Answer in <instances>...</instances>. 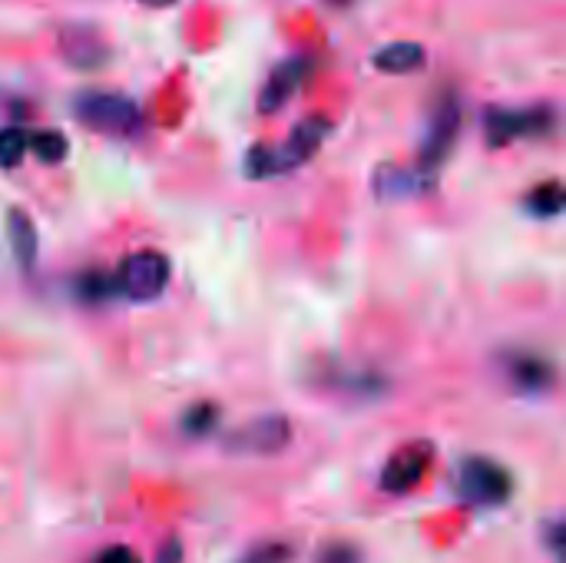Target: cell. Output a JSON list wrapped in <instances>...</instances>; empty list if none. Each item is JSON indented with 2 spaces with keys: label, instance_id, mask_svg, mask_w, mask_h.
<instances>
[{
  "label": "cell",
  "instance_id": "1",
  "mask_svg": "<svg viewBox=\"0 0 566 563\" xmlns=\"http://www.w3.org/2000/svg\"><path fill=\"white\" fill-rule=\"evenodd\" d=\"M328 133H332V119L328 116H308V119H302L289 133V139L282 146H252L245 153V173L252 179L285 176V173L305 166L322 149V143L328 139Z\"/></svg>",
  "mask_w": 566,
  "mask_h": 563
},
{
  "label": "cell",
  "instance_id": "2",
  "mask_svg": "<svg viewBox=\"0 0 566 563\" xmlns=\"http://www.w3.org/2000/svg\"><path fill=\"white\" fill-rule=\"evenodd\" d=\"M454 494L458 501H464L468 508H501L511 501L514 494V478L511 471L484 455H468L454 465L451 475Z\"/></svg>",
  "mask_w": 566,
  "mask_h": 563
},
{
  "label": "cell",
  "instance_id": "3",
  "mask_svg": "<svg viewBox=\"0 0 566 563\" xmlns=\"http://www.w3.org/2000/svg\"><path fill=\"white\" fill-rule=\"evenodd\" d=\"M461 126H464V103H461V93L458 90H444L431 110V119H428V129H424V139H421V153H418V173L424 179H438L441 166L451 159L454 146H458V136H461Z\"/></svg>",
  "mask_w": 566,
  "mask_h": 563
},
{
  "label": "cell",
  "instance_id": "4",
  "mask_svg": "<svg viewBox=\"0 0 566 563\" xmlns=\"http://www.w3.org/2000/svg\"><path fill=\"white\" fill-rule=\"evenodd\" d=\"M73 113L83 126L106 133V136H139L146 126V116L136 100L109 90H83L73 100Z\"/></svg>",
  "mask_w": 566,
  "mask_h": 563
},
{
  "label": "cell",
  "instance_id": "5",
  "mask_svg": "<svg viewBox=\"0 0 566 563\" xmlns=\"http://www.w3.org/2000/svg\"><path fill=\"white\" fill-rule=\"evenodd\" d=\"M557 129V106L534 103V106H491L484 113V136L494 149L517 143V139H544Z\"/></svg>",
  "mask_w": 566,
  "mask_h": 563
},
{
  "label": "cell",
  "instance_id": "6",
  "mask_svg": "<svg viewBox=\"0 0 566 563\" xmlns=\"http://www.w3.org/2000/svg\"><path fill=\"white\" fill-rule=\"evenodd\" d=\"M169 259L156 249H143V252H133L129 259H123L119 272H116V285H119V295L133 299V302H153L166 292L169 285Z\"/></svg>",
  "mask_w": 566,
  "mask_h": 563
},
{
  "label": "cell",
  "instance_id": "7",
  "mask_svg": "<svg viewBox=\"0 0 566 563\" xmlns=\"http://www.w3.org/2000/svg\"><path fill=\"white\" fill-rule=\"evenodd\" d=\"M312 73H315V56H312V53H295V56L282 60V63L269 73V80H265V86H262V93H259V113H262V116H272V113H279L282 106H289L292 96L308 83Z\"/></svg>",
  "mask_w": 566,
  "mask_h": 563
},
{
  "label": "cell",
  "instance_id": "8",
  "mask_svg": "<svg viewBox=\"0 0 566 563\" xmlns=\"http://www.w3.org/2000/svg\"><path fill=\"white\" fill-rule=\"evenodd\" d=\"M497 365H501V375L511 382V388L521 392V395L537 398V395H547L557 385V368L544 355H537V352L507 348Z\"/></svg>",
  "mask_w": 566,
  "mask_h": 563
},
{
  "label": "cell",
  "instance_id": "9",
  "mask_svg": "<svg viewBox=\"0 0 566 563\" xmlns=\"http://www.w3.org/2000/svg\"><path fill=\"white\" fill-rule=\"evenodd\" d=\"M431 461H434V445L431 441H411V445L398 448L388 458L385 471H381V491H388V494L415 491L424 481Z\"/></svg>",
  "mask_w": 566,
  "mask_h": 563
},
{
  "label": "cell",
  "instance_id": "10",
  "mask_svg": "<svg viewBox=\"0 0 566 563\" xmlns=\"http://www.w3.org/2000/svg\"><path fill=\"white\" fill-rule=\"evenodd\" d=\"M289 441H292V425L282 415L252 418L249 425L235 428L226 438L229 451H239V455H279Z\"/></svg>",
  "mask_w": 566,
  "mask_h": 563
},
{
  "label": "cell",
  "instance_id": "11",
  "mask_svg": "<svg viewBox=\"0 0 566 563\" xmlns=\"http://www.w3.org/2000/svg\"><path fill=\"white\" fill-rule=\"evenodd\" d=\"M60 53L66 56V63H73L80 70H96L109 60L106 40L90 27H66L60 33Z\"/></svg>",
  "mask_w": 566,
  "mask_h": 563
},
{
  "label": "cell",
  "instance_id": "12",
  "mask_svg": "<svg viewBox=\"0 0 566 563\" xmlns=\"http://www.w3.org/2000/svg\"><path fill=\"white\" fill-rule=\"evenodd\" d=\"M424 63H428V53H424V46L415 43V40H395V43H388V46H381V50L375 53V66H378L381 73H395V76H401V73H418Z\"/></svg>",
  "mask_w": 566,
  "mask_h": 563
},
{
  "label": "cell",
  "instance_id": "13",
  "mask_svg": "<svg viewBox=\"0 0 566 563\" xmlns=\"http://www.w3.org/2000/svg\"><path fill=\"white\" fill-rule=\"evenodd\" d=\"M7 236H10V252L20 262V269H30L36 262V226L23 209L7 212Z\"/></svg>",
  "mask_w": 566,
  "mask_h": 563
},
{
  "label": "cell",
  "instance_id": "14",
  "mask_svg": "<svg viewBox=\"0 0 566 563\" xmlns=\"http://www.w3.org/2000/svg\"><path fill=\"white\" fill-rule=\"evenodd\" d=\"M378 186V196L391 199V196H415V192H424L431 186V179H424L418 169H398V166H388L378 173L375 179Z\"/></svg>",
  "mask_w": 566,
  "mask_h": 563
},
{
  "label": "cell",
  "instance_id": "15",
  "mask_svg": "<svg viewBox=\"0 0 566 563\" xmlns=\"http://www.w3.org/2000/svg\"><path fill=\"white\" fill-rule=\"evenodd\" d=\"M76 299H80V302H90V305H103V302L119 299L116 275H113V272H103V269L83 272V275L76 279Z\"/></svg>",
  "mask_w": 566,
  "mask_h": 563
},
{
  "label": "cell",
  "instance_id": "16",
  "mask_svg": "<svg viewBox=\"0 0 566 563\" xmlns=\"http://www.w3.org/2000/svg\"><path fill=\"white\" fill-rule=\"evenodd\" d=\"M564 206H566L564 186H560L557 179L534 186V189H531V196H527V209H531V216H537V219H554V216H560V212H564Z\"/></svg>",
  "mask_w": 566,
  "mask_h": 563
},
{
  "label": "cell",
  "instance_id": "17",
  "mask_svg": "<svg viewBox=\"0 0 566 563\" xmlns=\"http://www.w3.org/2000/svg\"><path fill=\"white\" fill-rule=\"evenodd\" d=\"M30 153H33L40 163L56 166V163L66 159L70 143H66V136L56 133V129H36V133H30Z\"/></svg>",
  "mask_w": 566,
  "mask_h": 563
},
{
  "label": "cell",
  "instance_id": "18",
  "mask_svg": "<svg viewBox=\"0 0 566 563\" xmlns=\"http://www.w3.org/2000/svg\"><path fill=\"white\" fill-rule=\"evenodd\" d=\"M30 153V133L23 126H3L0 129V169H13Z\"/></svg>",
  "mask_w": 566,
  "mask_h": 563
},
{
  "label": "cell",
  "instance_id": "19",
  "mask_svg": "<svg viewBox=\"0 0 566 563\" xmlns=\"http://www.w3.org/2000/svg\"><path fill=\"white\" fill-rule=\"evenodd\" d=\"M219 428V408L209 402H196L186 415H182V431L189 438H206Z\"/></svg>",
  "mask_w": 566,
  "mask_h": 563
},
{
  "label": "cell",
  "instance_id": "20",
  "mask_svg": "<svg viewBox=\"0 0 566 563\" xmlns=\"http://www.w3.org/2000/svg\"><path fill=\"white\" fill-rule=\"evenodd\" d=\"M292 548L289 544H282V541H269V544H259V548H252L249 554H242L239 563H289L292 561Z\"/></svg>",
  "mask_w": 566,
  "mask_h": 563
},
{
  "label": "cell",
  "instance_id": "21",
  "mask_svg": "<svg viewBox=\"0 0 566 563\" xmlns=\"http://www.w3.org/2000/svg\"><path fill=\"white\" fill-rule=\"evenodd\" d=\"M315 563H365V557H361V551H358L355 544L335 541V544H325V548L318 551Z\"/></svg>",
  "mask_w": 566,
  "mask_h": 563
},
{
  "label": "cell",
  "instance_id": "22",
  "mask_svg": "<svg viewBox=\"0 0 566 563\" xmlns=\"http://www.w3.org/2000/svg\"><path fill=\"white\" fill-rule=\"evenodd\" d=\"M156 563H182V541H179V538H169V541L159 548Z\"/></svg>",
  "mask_w": 566,
  "mask_h": 563
},
{
  "label": "cell",
  "instance_id": "23",
  "mask_svg": "<svg viewBox=\"0 0 566 563\" xmlns=\"http://www.w3.org/2000/svg\"><path fill=\"white\" fill-rule=\"evenodd\" d=\"M93 563H139V557L129 548H109V551H103Z\"/></svg>",
  "mask_w": 566,
  "mask_h": 563
},
{
  "label": "cell",
  "instance_id": "24",
  "mask_svg": "<svg viewBox=\"0 0 566 563\" xmlns=\"http://www.w3.org/2000/svg\"><path fill=\"white\" fill-rule=\"evenodd\" d=\"M547 534H551V548H554V557H557V561H564V538H566L564 524H560V521H554Z\"/></svg>",
  "mask_w": 566,
  "mask_h": 563
},
{
  "label": "cell",
  "instance_id": "25",
  "mask_svg": "<svg viewBox=\"0 0 566 563\" xmlns=\"http://www.w3.org/2000/svg\"><path fill=\"white\" fill-rule=\"evenodd\" d=\"M139 3H146V7H172L176 0H139Z\"/></svg>",
  "mask_w": 566,
  "mask_h": 563
},
{
  "label": "cell",
  "instance_id": "26",
  "mask_svg": "<svg viewBox=\"0 0 566 563\" xmlns=\"http://www.w3.org/2000/svg\"><path fill=\"white\" fill-rule=\"evenodd\" d=\"M328 3H332V7H348L352 0H328Z\"/></svg>",
  "mask_w": 566,
  "mask_h": 563
}]
</instances>
